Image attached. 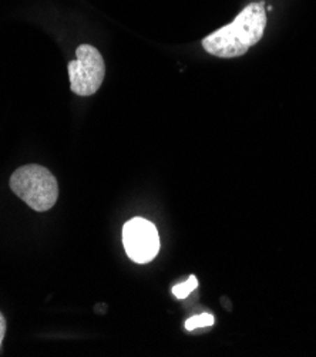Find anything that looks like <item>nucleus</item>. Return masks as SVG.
<instances>
[{
    "instance_id": "f257e3e1",
    "label": "nucleus",
    "mask_w": 316,
    "mask_h": 357,
    "mask_svg": "<svg viewBox=\"0 0 316 357\" xmlns=\"http://www.w3.org/2000/svg\"><path fill=\"white\" fill-rule=\"evenodd\" d=\"M264 6V2L248 5L238 13L232 23L202 39L204 50L221 59L243 56L262 39L266 27V10Z\"/></svg>"
},
{
    "instance_id": "423d86ee",
    "label": "nucleus",
    "mask_w": 316,
    "mask_h": 357,
    "mask_svg": "<svg viewBox=\"0 0 316 357\" xmlns=\"http://www.w3.org/2000/svg\"><path fill=\"white\" fill-rule=\"evenodd\" d=\"M198 288V279L191 275L186 283H179L172 288V294L177 299H186Z\"/></svg>"
},
{
    "instance_id": "f03ea898",
    "label": "nucleus",
    "mask_w": 316,
    "mask_h": 357,
    "mask_svg": "<svg viewBox=\"0 0 316 357\" xmlns=\"http://www.w3.org/2000/svg\"><path fill=\"white\" fill-rule=\"evenodd\" d=\"M10 190L33 211L46 212L52 209L59 198L56 176L45 167L27 164L17 168L9 181Z\"/></svg>"
},
{
    "instance_id": "7ed1b4c3",
    "label": "nucleus",
    "mask_w": 316,
    "mask_h": 357,
    "mask_svg": "<svg viewBox=\"0 0 316 357\" xmlns=\"http://www.w3.org/2000/svg\"><path fill=\"white\" fill-rule=\"evenodd\" d=\"M105 76V64L100 52L90 45H80L76 60L68 63L70 89L77 96L89 97L97 93Z\"/></svg>"
},
{
    "instance_id": "39448f33",
    "label": "nucleus",
    "mask_w": 316,
    "mask_h": 357,
    "mask_svg": "<svg viewBox=\"0 0 316 357\" xmlns=\"http://www.w3.org/2000/svg\"><path fill=\"white\" fill-rule=\"evenodd\" d=\"M216 324V317L209 313H202L190 317L186 322V329L188 332H193L198 328H206V326H213Z\"/></svg>"
},
{
    "instance_id": "20e7f679",
    "label": "nucleus",
    "mask_w": 316,
    "mask_h": 357,
    "mask_svg": "<svg viewBox=\"0 0 316 357\" xmlns=\"http://www.w3.org/2000/svg\"><path fill=\"white\" fill-rule=\"evenodd\" d=\"M123 243L133 262L149 264L160 251V235L153 222L137 217L124 224Z\"/></svg>"
},
{
    "instance_id": "0eeeda50",
    "label": "nucleus",
    "mask_w": 316,
    "mask_h": 357,
    "mask_svg": "<svg viewBox=\"0 0 316 357\" xmlns=\"http://www.w3.org/2000/svg\"><path fill=\"white\" fill-rule=\"evenodd\" d=\"M5 335H6V319L2 314V312H0V346H2Z\"/></svg>"
}]
</instances>
